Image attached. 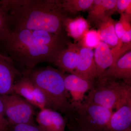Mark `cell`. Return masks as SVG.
Wrapping results in <instances>:
<instances>
[{
    "label": "cell",
    "mask_w": 131,
    "mask_h": 131,
    "mask_svg": "<svg viewBox=\"0 0 131 131\" xmlns=\"http://www.w3.org/2000/svg\"><path fill=\"white\" fill-rule=\"evenodd\" d=\"M0 5L11 33L43 30L68 37L62 0H1Z\"/></svg>",
    "instance_id": "6da1fadb"
},
{
    "label": "cell",
    "mask_w": 131,
    "mask_h": 131,
    "mask_svg": "<svg viewBox=\"0 0 131 131\" xmlns=\"http://www.w3.org/2000/svg\"><path fill=\"white\" fill-rule=\"evenodd\" d=\"M69 42L68 37L45 31L24 30L12 33L2 46L13 61L31 70L42 63L54 64Z\"/></svg>",
    "instance_id": "7a4b0ae2"
},
{
    "label": "cell",
    "mask_w": 131,
    "mask_h": 131,
    "mask_svg": "<svg viewBox=\"0 0 131 131\" xmlns=\"http://www.w3.org/2000/svg\"><path fill=\"white\" fill-rule=\"evenodd\" d=\"M65 73L50 66L27 70L24 74L44 93L47 101V108L56 110L70 118L72 105L69 94L66 89Z\"/></svg>",
    "instance_id": "3957f363"
},
{
    "label": "cell",
    "mask_w": 131,
    "mask_h": 131,
    "mask_svg": "<svg viewBox=\"0 0 131 131\" xmlns=\"http://www.w3.org/2000/svg\"><path fill=\"white\" fill-rule=\"evenodd\" d=\"M131 98V84L112 78H97L84 101L108 109H117Z\"/></svg>",
    "instance_id": "277c9868"
},
{
    "label": "cell",
    "mask_w": 131,
    "mask_h": 131,
    "mask_svg": "<svg viewBox=\"0 0 131 131\" xmlns=\"http://www.w3.org/2000/svg\"><path fill=\"white\" fill-rule=\"evenodd\" d=\"M69 119L77 125L78 131H104L106 130L113 110L83 102L72 104Z\"/></svg>",
    "instance_id": "5b68a950"
},
{
    "label": "cell",
    "mask_w": 131,
    "mask_h": 131,
    "mask_svg": "<svg viewBox=\"0 0 131 131\" xmlns=\"http://www.w3.org/2000/svg\"><path fill=\"white\" fill-rule=\"evenodd\" d=\"M9 125L20 124H35L34 110L32 105L14 93L0 95Z\"/></svg>",
    "instance_id": "8992f818"
},
{
    "label": "cell",
    "mask_w": 131,
    "mask_h": 131,
    "mask_svg": "<svg viewBox=\"0 0 131 131\" xmlns=\"http://www.w3.org/2000/svg\"><path fill=\"white\" fill-rule=\"evenodd\" d=\"M95 80H87L74 73H65L64 77V86L70 95L71 104L83 102L86 96L85 93L91 89Z\"/></svg>",
    "instance_id": "52a82bcc"
},
{
    "label": "cell",
    "mask_w": 131,
    "mask_h": 131,
    "mask_svg": "<svg viewBox=\"0 0 131 131\" xmlns=\"http://www.w3.org/2000/svg\"><path fill=\"white\" fill-rule=\"evenodd\" d=\"M14 63L10 57L0 53V95L14 93L16 78L21 76Z\"/></svg>",
    "instance_id": "ba28073f"
},
{
    "label": "cell",
    "mask_w": 131,
    "mask_h": 131,
    "mask_svg": "<svg viewBox=\"0 0 131 131\" xmlns=\"http://www.w3.org/2000/svg\"><path fill=\"white\" fill-rule=\"evenodd\" d=\"M117 0H94L87 17L90 25L98 28L102 21L117 12Z\"/></svg>",
    "instance_id": "9c48e42d"
},
{
    "label": "cell",
    "mask_w": 131,
    "mask_h": 131,
    "mask_svg": "<svg viewBox=\"0 0 131 131\" xmlns=\"http://www.w3.org/2000/svg\"><path fill=\"white\" fill-rule=\"evenodd\" d=\"M79 45V58L75 70L73 73L84 79L94 81L96 78V66L94 59L93 51L92 49Z\"/></svg>",
    "instance_id": "30bf717a"
},
{
    "label": "cell",
    "mask_w": 131,
    "mask_h": 131,
    "mask_svg": "<svg viewBox=\"0 0 131 131\" xmlns=\"http://www.w3.org/2000/svg\"><path fill=\"white\" fill-rule=\"evenodd\" d=\"M36 121L45 131H65L68 119L57 111L45 108L37 115Z\"/></svg>",
    "instance_id": "8fae6325"
},
{
    "label": "cell",
    "mask_w": 131,
    "mask_h": 131,
    "mask_svg": "<svg viewBox=\"0 0 131 131\" xmlns=\"http://www.w3.org/2000/svg\"><path fill=\"white\" fill-rule=\"evenodd\" d=\"M108 131H131V98L113 113L107 128Z\"/></svg>",
    "instance_id": "7c38bea8"
},
{
    "label": "cell",
    "mask_w": 131,
    "mask_h": 131,
    "mask_svg": "<svg viewBox=\"0 0 131 131\" xmlns=\"http://www.w3.org/2000/svg\"><path fill=\"white\" fill-rule=\"evenodd\" d=\"M80 46L70 42L58 55L55 64L63 73L72 74L77 66L79 56Z\"/></svg>",
    "instance_id": "4fadbf2b"
},
{
    "label": "cell",
    "mask_w": 131,
    "mask_h": 131,
    "mask_svg": "<svg viewBox=\"0 0 131 131\" xmlns=\"http://www.w3.org/2000/svg\"><path fill=\"white\" fill-rule=\"evenodd\" d=\"M100 77L112 78L131 84V51L120 58Z\"/></svg>",
    "instance_id": "5bb4252c"
},
{
    "label": "cell",
    "mask_w": 131,
    "mask_h": 131,
    "mask_svg": "<svg viewBox=\"0 0 131 131\" xmlns=\"http://www.w3.org/2000/svg\"><path fill=\"white\" fill-rule=\"evenodd\" d=\"M94 59L96 66V78L100 76L108 68L115 63L109 46L101 41L95 48Z\"/></svg>",
    "instance_id": "9a60e30c"
},
{
    "label": "cell",
    "mask_w": 131,
    "mask_h": 131,
    "mask_svg": "<svg viewBox=\"0 0 131 131\" xmlns=\"http://www.w3.org/2000/svg\"><path fill=\"white\" fill-rule=\"evenodd\" d=\"M63 26L68 37L80 41L85 33L89 30L90 25L87 20L81 16L68 17L64 20Z\"/></svg>",
    "instance_id": "2e32d148"
},
{
    "label": "cell",
    "mask_w": 131,
    "mask_h": 131,
    "mask_svg": "<svg viewBox=\"0 0 131 131\" xmlns=\"http://www.w3.org/2000/svg\"><path fill=\"white\" fill-rule=\"evenodd\" d=\"M34 84L28 76H24L15 81L13 87L14 93L21 96L34 106L35 101L33 96Z\"/></svg>",
    "instance_id": "e0dca14e"
},
{
    "label": "cell",
    "mask_w": 131,
    "mask_h": 131,
    "mask_svg": "<svg viewBox=\"0 0 131 131\" xmlns=\"http://www.w3.org/2000/svg\"><path fill=\"white\" fill-rule=\"evenodd\" d=\"M115 21L112 17H108L98 26V31L101 41L107 44L115 47L118 43V38L114 29Z\"/></svg>",
    "instance_id": "ac0fdd59"
},
{
    "label": "cell",
    "mask_w": 131,
    "mask_h": 131,
    "mask_svg": "<svg viewBox=\"0 0 131 131\" xmlns=\"http://www.w3.org/2000/svg\"><path fill=\"white\" fill-rule=\"evenodd\" d=\"M94 0H62V6L68 17L77 14L81 12L88 11Z\"/></svg>",
    "instance_id": "d6986e66"
},
{
    "label": "cell",
    "mask_w": 131,
    "mask_h": 131,
    "mask_svg": "<svg viewBox=\"0 0 131 131\" xmlns=\"http://www.w3.org/2000/svg\"><path fill=\"white\" fill-rule=\"evenodd\" d=\"M101 41L98 31L91 30L85 33L78 44L82 47L92 49H95Z\"/></svg>",
    "instance_id": "ffe728a7"
},
{
    "label": "cell",
    "mask_w": 131,
    "mask_h": 131,
    "mask_svg": "<svg viewBox=\"0 0 131 131\" xmlns=\"http://www.w3.org/2000/svg\"><path fill=\"white\" fill-rule=\"evenodd\" d=\"M12 33L9 27L5 15L0 12V44L3 45L11 37Z\"/></svg>",
    "instance_id": "44dd1931"
},
{
    "label": "cell",
    "mask_w": 131,
    "mask_h": 131,
    "mask_svg": "<svg viewBox=\"0 0 131 131\" xmlns=\"http://www.w3.org/2000/svg\"><path fill=\"white\" fill-rule=\"evenodd\" d=\"M33 96L35 101L34 106L39 108L40 110L47 108V101L46 96L42 90L35 84Z\"/></svg>",
    "instance_id": "7402d4cb"
},
{
    "label": "cell",
    "mask_w": 131,
    "mask_h": 131,
    "mask_svg": "<svg viewBox=\"0 0 131 131\" xmlns=\"http://www.w3.org/2000/svg\"><path fill=\"white\" fill-rule=\"evenodd\" d=\"M7 131H45L39 125L36 124H20L9 125Z\"/></svg>",
    "instance_id": "603a6c76"
},
{
    "label": "cell",
    "mask_w": 131,
    "mask_h": 131,
    "mask_svg": "<svg viewBox=\"0 0 131 131\" xmlns=\"http://www.w3.org/2000/svg\"><path fill=\"white\" fill-rule=\"evenodd\" d=\"M9 125L5 115L3 103L0 98V131H7Z\"/></svg>",
    "instance_id": "cb8c5ba5"
},
{
    "label": "cell",
    "mask_w": 131,
    "mask_h": 131,
    "mask_svg": "<svg viewBox=\"0 0 131 131\" xmlns=\"http://www.w3.org/2000/svg\"><path fill=\"white\" fill-rule=\"evenodd\" d=\"M131 3V0H117V11L120 15L124 13L128 5Z\"/></svg>",
    "instance_id": "d4e9b609"
},
{
    "label": "cell",
    "mask_w": 131,
    "mask_h": 131,
    "mask_svg": "<svg viewBox=\"0 0 131 131\" xmlns=\"http://www.w3.org/2000/svg\"><path fill=\"white\" fill-rule=\"evenodd\" d=\"M122 43H131V31L129 32H124L122 38Z\"/></svg>",
    "instance_id": "484cf974"
},
{
    "label": "cell",
    "mask_w": 131,
    "mask_h": 131,
    "mask_svg": "<svg viewBox=\"0 0 131 131\" xmlns=\"http://www.w3.org/2000/svg\"><path fill=\"white\" fill-rule=\"evenodd\" d=\"M124 16L127 19L131 21V3L128 5L125 11L123 13Z\"/></svg>",
    "instance_id": "4316f807"
},
{
    "label": "cell",
    "mask_w": 131,
    "mask_h": 131,
    "mask_svg": "<svg viewBox=\"0 0 131 131\" xmlns=\"http://www.w3.org/2000/svg\"><path fill=\"white\" fill-rule=\"evenodd\" d=\"M0 12L2 13H3V11L2 8L1 6V5H0Z\"/></svg>",
    "instance_id": "83f0119b"
},
{
    "label": "cell",
    "mask_w": 131,
    "mask_h": 131,
    "mask_svg": "<svg viewBox=\"0 0 131 131\" xmlns=\"http://www.w3.org/2000/svg\"><path fill=\"white\" fill-rule=\"evenodd\" d=\"M107 131V130H105V131Z\"/></svg>",
    "instance_id": "f1b7e54d"
}]
</instances>
